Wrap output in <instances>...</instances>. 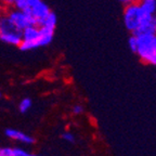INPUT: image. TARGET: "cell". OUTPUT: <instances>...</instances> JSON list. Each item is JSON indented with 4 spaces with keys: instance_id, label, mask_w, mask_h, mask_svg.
Wrapping results in <instances>:
<instances>
[{
    "instance_id": "6",
    "label": "cell",
    "mask_w": 156,
    "mask_h": 156,
    "mask_svg": "<svg viewBox=\"0 0 156 156\" xmlns=\"http://www.w3.org/2000/svg\"><path fill=\"white\" fill-rule=\"evenodd\" d=\"M30 10H32V15L34 16V19L36 20L37 22L40 21V20L44 19L50 13V11H51L49 5L46 2H44L42 0H40L36 5L30 7Z\"/></svg>"
},
{
    "instance_id": "2",
    "label": "cell",
    "mask_w": 156,
    "mask_h": 156,
    "mask_svg": "<svg viewBox=\"0 0 156 156\" xmlns=\"http://www.w3.org/2000/svg\"><path fill=\"white\" fill-rule=\"evenodd\" d=\"M143 14L140 8L139 2H132L129 5H125L124 13H122V20H124V25L131 34H133L136 29L139 28L140 24H141Z\"/></svg>"
},
{
    "instance_id": "9",
    "label": "cell",
    "mask_w": 156,
    "mask_h": 156,
    "mask_svg": "<svg viewBox=\"0 0 156 156\" xmlns=\"http://www.w3.org/2000/svg\"><path fill=\"white\" fill-rule=\"evenodd\" d=\"M39 33H40V37L38 39L39 47H46L49 44H51L54 35V28L47 26H40L39 27Z\"/></svg>"
},
{
    "instance_id": "18",
    "label": "cell",
    "mask_w": 156,
    "mask_h": 156,
    "mask_svg": "<svg viewBox=\"0 0 156 156\" xmlns=\"http://www.w3.org/2000/svg\"><path fill=\"white\" fill-rule=\"evenodd\" d=\"M83 107L81 106L80 104H76L75 106L73 107V113L75 115H80V114H83Z\"/></svg>"
},
{
    "instance_id": "4",
    "label": "cell",
    "mask_w": 156,
    "mask_h": 156,
    "mask_svg": "<svg viewBox=\"0 0 156 156\" xmlns=\"http://www.w3.org/2000/svg\"><path fill=\"white\" fill-rule=\"evenodd\" d=\"M134 35H156V15H144Z\"/></svg>"
},
{
    "instance_id": "15",
    "label": "cell",
    "mask_w": 156,
    "mask_h": 156,
    "mask_svg": "<svg viewBox=\"0 0 156 156\" xmlns=\"http://www.w3.org/2000/svg\"><path fill=\"white\" fill-rule=\"evenodd\" d=\"M0 156H13V149L12 147H0Z\"/></svg>"
},
{
    "instance_id": "11",
    "label": "cell",
    "mask_w": 156,
    "mask_h": 156,
    "mask_svg": "<svg viewBox=\"0 0 156 156\" xmlns=\"http://www.w3.org/2000/svg\"><path fill=\"white\" fill-rule=\"evenodd\" d=\"M56 22H58V20H56V14L54 12H52V11H50V13H49L44 19L40 20V21L37 22V26L38 27L47 26V27H51V28L55 29Z\"/></svg>"
},
{
    "instance_id": "22",
    "label": "cell",
    "mask_w": 156,
    "mask_h": 156,
    "mask_svg": "<svg viewBox=\"0 0 156 156\" xmlns=\"http://www.w3.org/2000/svg\"><path fill=\"white\" fill-rule=\"evenodd\" d=\"M30 156H39V155H32V154H30Z\"/></svg>"
},
{
    "instance_id": "14",
    "label": "cell",
    "mask_w": 156,
    "mask_h": 156,
    "mask_svg": "<svg viewBox=\"0 0 156 156\" xmlns=\"http://www.w3.org/2000/svg\"><path fill=\"white\" fill-rule=\"evenodd\" d=\"M14 3L15 0H1V7H0V9L5 11V10L10 9V8H14Z\"/></svg>"
},
{
    "instance_id": "19",
    "label": "cell",
    "mask_w": 156,
    "mask_h": 156,
    "mask_svg": "<svg viewBox=\"0 0 156 156\" xmlns=\"http://www.w3.org/2000/svg\"><path fill=\"white\" fill-rule=\"evenodd\" d=\"M138 0H119V2L124 5H129V3H132V2H136Z\"/></svg>"
},
{
    "instance_id": "13",
    "label": "cell",
    "mask_w": 156,
    "mask_h": 156,
    "mask_svg": "<svg viewBox=\"0 0 156 156\" xmlns=\"http://www.w3.org/2000/svg\"><path fill=\"white\" fill-rule=\"evenodd\" d=\"M136 42H138V39H136V36L134 34H131V36L128 39V46H129L130 50L132 52H136Z\"/></svg>"
},
{
    "instance_id": "5",
    "label": "cell",
    "mask_w": 156,
    "mask_h": 156,
    "mask_svg": "<svg viewBox=\"0 0 156 156\" xmlns=\"http://www.w3.org/2000/svg\"><path fill=\"white\" fill-rule=\"evenodd\" d=\"M5 133L9 139L22 142V143H25V144H33L35 142V139L33 136H28V134L24 133V132L20 131V130H16V129H11V128H10V129L5 130Z\"/></svg>"
},
{
    "instance_id": "10",
    "label": "cell",
    "mask_w": 156,
    "mask_h": 156,
    "mask_svg": "<svg viewBox=\"0 0 156 156\" xmlns=\"http://www.w3.org/2000/svg\"><path fill=\"white\" fill-rule=\"evenodd\" d=\"M141 11L145 15H152L156 13V0H138Z\"/></svg>"
},
{
    "instance_id": "16",
    "label": "cell",
    "mask_w": 156,
    "mask_h": 156,
    "mask_svg": "<svg viewBox=\"0 0 156 156\" xmlns=\"http://www.w3.org/2000/svg\"><path fill=\"white\" fill-rule=\"evenodd\" d=\"M13 156H30V154L21 147H14L13 149Z\"/></svg>"
},
{
    "instance_id": "20",
    "label": "cell",
    "mask_w": 156,
    "mask_h": 156,
    "mask_svg": "<svg viewBox=\"0 0 156 156\" xmlns=\"http://www.w3.org/2000/svg\"><path fill=\"white\" fill-rule=\"evenodd\" d=\"M26 1H27V3H28L29 7H33V5H36L37 2H39L40 0H26Z\"/></svg>"
},
{
    "instance_id": "21",
    "label": "cell",
    "mask_w": 156,
    "mask_h": 156,
    "mask_svg": "<svg viewBox=\"0 0 156 156\" xmlns=\"http://www.w3.org/2000/svg\"><path fill=\"white\" fill-rule=\"evenodd\" d=\"M1 11H3V10H0V23H1V16L3 14V12H1Z\"/></svg>"
},
{
    "instance_id": "1",
    "label": "cell",
    "mask_w": 156,
    "mask_h": 156,
    "mask_svg": "<svg viewBox=\"0 0 156 156\" xmlns=\"http://www.w3.org/2000/svg\"><path fill=\"white\" fill-rule=\"evenodd\" d=\"M138 42L134 53L146 64L156 65V35H136Z\"/></svg>"
},
{
    "instance_id": "8",
    "label": "cell",
    "mask_w": 156,
    "mask_h": 156,
    "mask_svg": "<svg viewBox=\"0 0 156 156\" xmlns=\"http://www.w3.org/2000/svg\"><path fill=\"white\" fill-rule=\"evenodd\" d=\"M40 37V33H39V27L37 25H30L27 26L22 30V40H26V41H33L38 46V39Z\"/></svg>"
},
{
    "instance_id": "3",
    "label": "cell",
    "mask_w": 156,
    "mask_h": 156,
    "mask_svg": "<svg viewBox=\"0 0 156 156\" xmlns=\"http://www.w3.org/2000/svg\"><path fill=\"white\" fill-rule=\"evenodd\" d=\"M5 11V14L8 16V19L20 30H23L24 28H26L27 26H30V25H37V21L34 19V16L32 14L25 13L22 10L10 8V9H7Z\"/></svg>"
},
{
    "instance_id": "17",
    "label": "cell",
    "mask_w": 156,
    "mask_h": 156,
    "mask_svg": "<svg viewBox=\"0 0 156 156\" xmlns=\"http://www.w3.org/2000/svg\"><path fill=\"white\" fill-rule=\"evenodd\" d=\"M62 138H63L66 142H69V143L75 142V136H74V134L72 133V132H64V133L62 134Z\"/></svg>"
},
{
    "instance_id": "12",
    "label": "cell",
    "mask_w": 156,
    "mask_h": 156,
    "mask_svg": "<svg viewBox=\"0 0 156 156\" xmlns=\"http://www.w3.org/2000/svg\"><path fill=\"white\" fill-rule=\"evenodd\" d=\"M32 107V100L29 98H24L19 104V110L21 113H26Z\"/></svg>"
},
{
    "instance_id": "23",
    "label": "cell",
    "mask_w": 156,
    "mask_h": 156,
    "mask_svg": "<svg viewBox=\"0 0 156 156\" xmlns=\"http://www.w3.org/2000/svg\"><path fill=\"white\" fill-rule=\"evenodd\" d=\"M0 97H1V92H0Z\"/></svg>"
},
{
    "instance_id": "7",
    "label": "cell",
    "mask_w": 156,
    "mask_h": 156,
    "mask_svg": "<svg viewBox=\"0 0 156 156\" xmlns=\"http://www.w3.org/2000/svg\"><path fill=\"white\" fill-rule=\"evenodd\" d=\"M0 40L11 46H17L22 41V30H15V32L0 33Z\"/></svg>"
}]
</instances>
